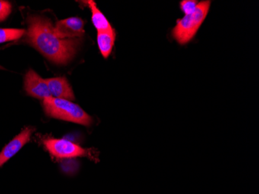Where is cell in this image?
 I'll return each mask as SVG.
<instances>
[{
	"label": "cell",
	"mask_w": 259,
	"mask_h": 194,
	"mask_svg": "<svg viewBox=\"0 0 259 194\" xmlns=\"http://www.w3.org/2000/svg\"><path fill=\"white\" fill-rule=\"evenodd\" d=\"M27 21V42L51 62L66 65L73 58L81 38H59L50 20L41 16H32Z\"/></svg>",
	"instance_id": "6da1fadb"
},
{
	"label": "cell",
	"mask_w": 259,
	"mask_h": 194,
	"mask_svg": "<svg viewBox=\"0 0 259 194\" xmlns=\"http://www.w3.org/2000/svg\"><path fill=\"white\" fill-rule=\"evenodd\" d=\"M43 107L48 116L62 121L90 127L93 123L91 116L78 105L70 100L49 97L43 100Z\"/></svg>",
	"instance_id": "7a4b0ae2"
},
{
	"label": "cell",
	"mask_w": 259,
	"mask_h": 194,
	"mask_svg": "<svg viewBox=\"0 0 259 194\" xmlns=\"http://www.w3.org/2000/svg\"><path fill=\"white\" fill-rule=\"evenodd\" d=\"M210 5V1L198 3L193 14L184 16L177 20L172 30V36L176 42L180 45H186L195 37L207 17Z\"/></svg>",
	"instance_id": "3957f363"
},
{
	"label": "cell",
	"mask_w": 259,
	"mask_h": 194,
	"mask_svg": "<svg viewBox=\"0 0 259 194\" xmlns=\"http://www.w3.org/2000/svg\"><path fill=\"white\" fill-rule=\"evenodd\" d=\"M46 149L52 156L58 159H73V158L90 156V150L81 148L72 141L58 138L44 140Z\"/></svg>",
	"instance_id": "277c9868"
},
{
	"label": "cell",
	"mask_w": 259,
	"mask_h": 194,
	"mask_svg": "<svg viewBox=\"0 0 259 194\" xmlns=\"http://www.w3.org/2000/svg\"><path fill=\"white\" fill-rule=\"evenodd\" d=\"M54 30L59 38H81L85 33L84 21L78 17H70L57 22Z\"/></svg>",
	"instance_id": "5b68a950"
},
{
	"label": "cell",
	"mask_w": 259,
	"mask_h": 194,
	"mask_svg": "<svg viewBox=\"0 0 259 194\" xmlns=\"http://www.w3.org/2000/svg\"><path fill=\"white\" fill-rule=\"evenodd\" d=\"M24 89L27 94L35 98L44 100L52 96L46 80H43L32 69L26 74L24 78Z\"/></svg>",
	"instance_id": "8992f818"
},
{
	"label": "cell",
	"mask_w": 259,
	"mask_h": 194,
	"mask_svg": "<svg viewBox=\"0 0 259 194\" xmlns=\"http://www.w3.org/2000/svg\"><path fill=\"white\" fill-rule=\"evenodd\" d=\"M34 130L31 128H27L12 140L5 148L0 152V167H2L13 156H15L30 140L32 134Z\"/></svg>",
	"instance_id": "52a82bcc"
},
{
	"label": "cell",
	"mask_w": 259,
	"mask_h": 194,
	"mask_svg": "<svg viewBox=\"0 0 259 194\" xmlns=\"http://www.w3.org/2000/svg\"><path fill=\"white\" fill-rule=\"evenodd\" d=\"M47 84L49 87L52 97L58 99H64L67 100H75V95L72 87L65 77L47 79Z\"/></svg>",
	"instance_id": "ba28073f"
},
{
	"label": "cell",
	"mask_w": 259,
	"mask_h": 194,
	"mask_svg": "<svg viewBox=\"0 0 259 194\" xmlns=\"http://www.w3.org/2000/svg\"><path fill=\"white\" fill-rule=\"evenodd\" d=\"M115 40L116 32L113 28L104 31H99L97 33V44L103 58H107L110 56L114 46Z\"/></svg>",
	"instance_id": "9c48e42d"
},
{
	"label": "cell",
	"mask_w": 259,
	"mask_h": 194,
	"mask_svg": "<svg viewBox=\"0 0 259 194\" xmlns=\"http://www.w3.org/2000/svg\"><path fill=\"white\" fill-rule=\"evenodd\" d=\"M87 5L90 7L92 13V22L93 25L97 29V31H104L113 29L110 22L105 17L104 14L100 11V9L97 7V4L94 1L89 0L87 2Z\"/></svg>",
	"instance_id": "30bf717a"
},
{
	"label": "cell",
	"mask_w": 259,
	"mask_h": 194,
	"mask_svg": "<svg viewBox=\"0 0 259 194\" xmlns=\"http://www.w3.org/2000/svg\"><path fill=\"white\" fill-rule=\"evenodd\" d=\"M26 33L23 29H0V43L18 40Z\"/></svg>",
	"instance_id": "8fae6325"
},
{
	"label": "cell",
	"mask_w": 259,
	"mask_h": 194,
	"mask_svg": "<svg viewBox=\"0 0 259 194\" xmlns=\"http://www.w3.org/2000/svg\"><path fill=\"white\" fill-rule=\"evenodd\" d=\"M197 4L196 0H183L180 2V8L185 16L191 15L196 10Z\"/></svg>",
	"instance_id": "7c38bea8"
},
{
	"label": "cell",
	"mask_w": 259,
	"mask_h": 194,
	"mask_svg": "<svg viewBox=\"0 0 259 194\" xmlns=\"http://www.w3.org/2000/svg\"><path fill=\"white\" fill-rule=\"evenodd\" d=\"M12 6L10 3L0 0V22L4 21L11 13Z\"/></svg>",
	"instance_id": "4fadbf2b"
}]
</instances>
